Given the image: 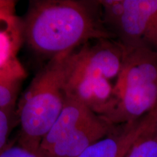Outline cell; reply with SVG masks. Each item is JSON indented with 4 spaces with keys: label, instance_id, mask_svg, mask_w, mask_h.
I'll return each instance as SVG.
<instances>
[{
    "label": "cell",
    "instance_id": "obj_1",
    "mask_svg": "<svg viewBox=\"0 0 157 157\" xmlns=\"http://www.w3.org/2000/svg\"><path fill=\"white\" fill-rule=\"evenodd\" d=\"M21 26L29 48L50 59L92 41L115 39L104 24L100 1H31Z\"/></svg>",
    "mask_w": 157,
    "mask_h": 157
},
{
    "label": "cell",
    "instance_id": "obj_2",
    "mask_svg": "<svg viewBox=\"0 0 157 157\" xmlns=\"http://www.w3.org/2000/svg\"><path fill=\"white\" fill-rule=\"evenodd\" d=\"M76 51L63 52L51 58L33 78L23 95L17 109L21 125L17 143L21 146L39 149L43 138L61 113Z\"/></svg>",
    "mask_w": 157,
    "mask_h": 157
},
{
    "label": "cell",
    "instance_id": "obj_3",
    "mask_svg": "<svg viewBox=\"0 0 157 157\" xmlns=\"http://www.w3.org/2000/svg\"><path fill=\"white\" fill-rule=\"evenodd\" d=\"M115 126L81 101L66 95L61 113L39 149L49 157H77L109 135Z\"/></svg>",
    "mask_w": 157,
    "mask_h": 157
},
{
    "label": "cell",
    "instance_id": "obj_4",
    "mask_svg": "<svg viewBox=\"0 0 157 157\" xmlns=\"http://www.w3.org/2000/svg\"><path fill=\"white\" fill-rule=\"evenodd\" d=\"M113 86L116 111L135 119L157 105V53L146 47L124 53L121 69Z\"/></svg>",
    "mask_w": 157,
    "mask_h": 157
},
{
    "label": "cell",
    "instance_id": "obj_5",
    "mask_svg": "<svg viewBox=\"0 0 157 157\" xmlns=\"http://www.w3.org/2000/svg\"><path fill=\"white\" fill-rule=\"evenodd\" d=\"M103 21L124 53L146 47L157 53V0L100 1Z\"/></svg>",
    "mask_w": 157,
    "mask_h": 157
},
{
    "label": "cell",
    "instance_id": "obj_6",
    "mask_svg": "<svg viewBox=\"0 0 157 157\" xmlns=\"http://www.w3.org/2000/svg\"><path fill=\"white\" fill-rule=\"evenodd\" d=\"M123 60L124 50L115 39L92 41L76 50L70 77L100 76L109 80L117 78Z\"/></svg>",
    "mask_w": 157,
    "mask_h": 157
},
{
    "label": "cell",
    "instance_id": "obj_7",
    "mask_svg": "<svg viewBox=\"0 0 157 157\" xmlns=\"http://www.w3.org/2000/svg\"><path fill=\"white\" fill-rule=\"evenodd\" d=\"M156 124L157 107L137 120L116 125L77 157H125L137 140Z\"/></svg>",
    "mask_w": 157,
    "mask_h": 157
},
{
    "label": "cell",
    "instance_id": "obj_8",
    "mask_svg": "<svg viewBox=\"0 0 157 157\" xmlns=\"http://www.w3.org/2000/svg\"><path fill=\"white\" fill-rule=\"evenodd\" d=\"M66 95L81 101L86 106L103 118L114 105L113 86L110 80L100 76L70 77L66 87Z\"/></svg>",
    "mask_w": 157,
    "mask_h": 157
},
{
    "label": "cell",
    "instance_id": "obj_9",
    "mask_svg": "<svg viewBox=\"0 0 157 157\" xmlns=\"http://www.w3.org/2000/svg\"><path fill=\"white\" fill-rule=\"evenodd\" d=\"M25 72L17 59L0 68V111L13 112Z\"/></svg>",
    "mask_w": 157,
    "mask_h": 157
},
{
    "label": "cell",
    "instance_id": "obj_10",
    "mask_svg": "<svg viewBox=\"0 0 157 157\" xmlns=\"http://www.w3.org/2000/svg\"><path fill=\"white\" fill-rule=\"evenodd\" d=\"M15 14L0 17V26L2 23L15 17ZM17 21L2 29L0 27V68L10 63L16 58L15 52L18 45V36L22 27H18ZM22 32V31H21Z\"/></svg>",
    "mask_w": 157,
    "mask_h": 157
},
{
    "label": "cell",
    "instance_id": "obj_11",
    "mask_svg": "<svg viewBox=\"0 0 157 157\" xmlns=\"http://www.w3.org/2000/svg\"><path fill=\"white\" fill-rule=\"evenodd\" d=\"M125 157H157V124L137 140Z\"/></svg>",
    "mask_w": 157,
    "mask_h": 157
},
{
    "label": "cell",
    "instance_id": "obj_12",
    "mask_svg": "<svg viewBox=\"0 0 157 157\" xmlns=\"http://www.w3.org/2000/svg\"><path fill=\"white\" fill-rule=\"evenodd\" d=\"M0 157H49L40 149L34 150L25 148L19 143L9 144L0 154Z\"/></svg>",
    "mask_w": 157,
    "mask_h": 157
},
{
    "label": "cell",
    "instance_id": "obj_13",
    "mask_svg": "<svg viewBox=\"0 0 157 157\" xmlns=\"http://www.w3.org/2000/svg\"><path fill=\"white\" fill-rule=\"evenodd\" d=\"M13 112L0 111V154L8 145L7 140L13 126Z\"/></svg>",
    "mask_w": 157,
    "mask_h": 157
},
{
    "label": "cell",
    "instance_id": "obj_14",
    "mask_svg": "<svg viewBox=\"0 0 157 157\" xmlns=\"http://www.w3.org/2000/svg\"><path fill=\"white\" fill-rule=\"evenodd\" d=\"M15 5L14 1L0 0V17L15 14Z\"/></svg>",
    "mask_w": 157,
    "mask_h": 157
}]
</instances>
